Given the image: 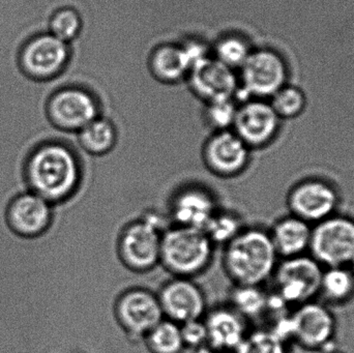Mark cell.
Returning a JSON list of instances; mask_svg holds the SVG:
<instances>
[{
  "label": "cell",
  "mask_w": 354,
  "mask_h": 353,
  "mask_svg": "<svg viewBox=\"0 0 354 353\" xmlns=\"http://www.w3.org/2000/svg\"><path fill=\"white\" fill-rule=\"evenodd\" d=\"M252 151L232 130L218 131L202 145L201 160L214 178L235 180L249 169Z\"/></svg>",
  "instance_id": "7c38bea8"
},
{
  "label": "cell",
  "mask_w": 354,
  "mask_h": 353,
  "mask_svg": "<svg viewBox=\"0 0 354 353\" xmlns=\"http://www.w3.org/2000/svg\"><path fill=\"white\" fill-rule=\"evenodd\" d=\"M149 353H183L185 352L180 325L164 318L143 339Z\"/></svg>",
  "instance_id": "484cf974"
},
{
  "label": "cell",
  "mask_w": 354,
  "mask_h": 353,
  "mask_svg": "<svg viewBox=\"0 0 354 353\" xmlns=\"http://www.w3.org/2000/svg\"><path fill=\"white\" fill-rule=\"evenodd\" d=\"M237 105L239 104L233 99L206 103L204 108V122L212 128V132L231 130L236 114Z\"/></svg>",
  "instance_id": "4dcf8cb0"
},
{
  "label": "cell",
  "mask_w": 354,
  "mask_h": 353,
  "mask_svg": "<svg viewBox=\"0 0 354 353\" xmlns=\"http://www.w3.org/2000/svg\"><path fill=\"white\" fill-rule=\"evenodd\" d=\"M280 122L270 102L249 99L237 105L231 130L251 151H256L266 149L276 139Z\"/></svg>",
  "instance_id": "2e32d148"
},
{
  "label": "cell",
  "mask_w": 354,
  "mask_h": 353,
  "mask_svg": "<svg viewBox=\"0 0 354 353\" xmlns=\"http://www.w3.org/2000/svg\"><path fill=\"white\" fill-rule=\"evenodd\" d=\"M227 303L249 323L270 312V294L264 292L263 286L232 285Z\"/></svg>",
  "instance_id": "cb8c5ba5"
},
{
  "label": "cell",
  "mask_w": 354,
  "mask_h": 353,
  "mask_svg": "<svg viewBox=\"0 0 354 353\" xmlns=\"http://www.w3.org/2000/svg\"><path fill=\"white\" fill-rule=\"evenodd\" d=\"M149 68L156 80L176 84L187 80L192 66L180 43H164L151 51Z\"/></svg>",
  "instance_id": "44dd1931"
},
{
  "label": "cell",
  "mask_w": 354,
  "mask_h": 353,
  "mask_svg": "<svg viewBox=\"0 0 354 353\" xmlns=\"http://www.w3.org/2000/svg\"><path fill=\"white\" fill-rule=\"evenodd\" d=\"M54 205L31 191L15 197L6 209L8 227L21 238L43 236L51 227Z\"/></svg>",
  "instance_id": "ac0fdd59"
},
{
  "label": "cell",
  "mask_w": 354,
  "mask_h": 353,
  "mask_svg": "<svg viewBox=\"0 0 354 353\" xmlns=\"http://www.w3.org/2000/svg\"><path fill=\"white\" fill-rule=\"evenodd\" d=\"M48 32L71 44L80 35L83 21L80 12L72 6H62L54 10L48 23Z\"/></svg>",
  "instance_id": "83f0119b"
},
{
  "label": "cell",
  "mask_w": 354,
  "mask_h": 353,
  "mask_svg": "<svg viewBox=\"0 0 354 353\" xmlns=\"http://www.w3.org/2000/svg\"><path fill=\"white\" fill-rule=\"evenodd\" d=\"M46 114L56 130L77 134L101 115L99 99L88 89L66 86L54 91L46 104Z\"/></svg>",
  "instance_id": "30bf717a"
},
{
  "label": "cell",
  "mask_w": 354,
  "mask_h": 353,
  "mask_svg": "<svg viewBox=\"0 0 354 353\" xmlns=\"http://www.w3.org/2000/svg\"><path fill=\"white\" fill-rule=\"evenodd\" d=\"M252 51L253 48L249 41L239 33L223 35L212 48V56L216 60L236 72L245 64Z\"/></svg>",
  "instance_id": "4316f807"
},
{
  "label": "cell",
  "mask_w": 354,
  "mask_h": 353,
  "mask_svg": "<svg viewBox=\"0 0 354 353\" xmlns=\"http://www.w3.org/2000/svg\"><path fill=\"white\" fill-rule=\"evenodd\" d=\"M349 269H351V271H353V275H354V258L353 259V260H351V263H349Z\"/></svg>",
  "instance_id": "e575fe53"
},
{
  "label": "cell",
  "mask_w": 354,
  "mask_h": 353,
  "mask_svg": "<svg viewBox=\"0 0 354 353\" xmlns=\"http://www.w3.org/2000/svg\"><path fill=\"white\" fill-rule=\"evenodd\" d=\"M192 93L204 103L235 99L239 88L236 70L228 68L214 56L191 68L187 78Z\"/></svg>",
  "instance_id": "e0dca14e"
},
{
  "label": "cell",
  "mask_w": 354,
  "mask_h": 353,
  "mask_svg": "<svg viewBox=\"0 0 354 353\" xmlns=\"http://www.w3.org/2000/svg\"><path fill=\"white\" fill-rule=\"evenodd\" d=\"M270 331L285 343L292 341L308 352L324 353L336 348V317L326 304L316 300L292 309Z\"/></svg>",
  "instance_id": "5b68a950"
},
{
  "label": "cell",
  "mask_w": 354,
  "mask_h": 353,
  "mask_svg": "<svg viewBox=\"0 0 354 353\" xmlns=\"http://www.w3.org/2000/svg\"><path fill=\"white\" fill-rule=\"evenodd\" d=\"M221 207L214 190L199 182L179 184L167 202V215L171 225L199 228L209 221Z\"/></svg>",
  "instance_id": "5bb4252c"
},
{
  "label": "cell",
  "mask_w": 354,
  "mask_h": 353,
  "mask_svg": "<svg viewBox=\"0 0 354 353\" xmlns=\"http://www.w3.org/2000/svg\"><path fill=\"white\" fill-rule=\"evenodd\" d=\"M70 58V44L47 31L37 33L25 41L19 53V64L29 78L48 81L66 70Z\"/></svg>",
  "instance_id": "4fadbf2b"
},
{
  "label": "cell",
  "mask_w": 354,
  "mask_h": 353,
  "mask_svg": "<svg viewBox=\"0 0 354 353\" xmlns=\"http://www.w3.org/2000/svg\"><path fill=\"white\" fill-rule=\"evenodd\" d=\"M234 353H287L286 343L268 329L250 331Z\"/></svg>",
  "instance_id": "f1b7e54d"
},
{
  "label": "cell",
  "mask_w": 354,
  "mask_h": 353,
  "mask_svg": "<svg viewBox=\"0 0 354 353\" xmlns=\"http://www.w3.org/2000/svg\"><path fill=\"white\" fill-rule=\"evenodd\" d=\"M318 296H322L326 304L335 306H342L353 300L354 275L349 267L324 269Z\"/></svg>",
  "instance_id": "603a6c76"
},
{
  "label": "cell",
  "mask_w": 354,
  "mask_h": 353,
  "mask_svg": "<svg viewBox=\"0 0 354 353\" xmlns=\"http://www.w3.org/2000/svg\"><path fill=\"white\" fill-rule=\"evenodd\" d=\"M313 226L288 213L279 218L268 229L279 258L289 259L309 253Z\"/></svg>",
  "instance_id": "ffe728a7"
},
{
  "label": "cell",
  "mask_w": 354,
  "mask_h": 353,
  "mask_svg": "<svg viewBox=\"0 0 354 353\" xmlns=\"http://www.w3.org/2000/svg\"><path fill=\"white\" fill-rule=\"evenodd\" d=\"M170 224L167 215L149 209L127 222L116 238V256L133 274L145 275L160 267L162 238Z\"/></svg>",
  "instance_id": "3957f363"
},
{
  "label": "cell",
  "mask_w": 354,
  "mask_h": 353,
  "mask_svg": "<svg viewBox=\"0 0 354 353\" xmlns=\"http://www.w3.org/2000/svg\"><path fill=\"white\" fill-rule=\"evenodd\" d=\"M309 254L326 267H348L354 258V219L335 213L312 228Z\"/></svg>",
  "instance_id": "9c48e42d"
},
{
  "label": "cell",
  "mask_w": 354,
  "mask_h": 353,
  "mask_svg": "<svg viewBox=\"0 0 354 353\" xmlns=\"http://www.w3.org/2000/svg\"><path fill=\"white\" fill-rule=\"evenodd\" d=\"M216 249L203 229L170 225L162 238L160 267L170 277L196 280L212 267Z\"/></svg>",
  "instance_id": "277c9868"
},
{
  "label": "cell",
  "mask_w": 354,
  "mask_h": 353,
  "mask_svg": "<svg viewBox=\"0 0 354 353\" xmlns=\"http://www.w3.org/2000/svg\"><path fill=\"white\" fill-rule=\"evenodd\" d=\"M324 353H346V352H342V350H337V348H334V350H330V352H326Z\"/></svg>",
  "instance_id": "836d02e7"
},
{
  "label": "cell",
  "mask_w": 354,
  "mask_h": 353,
  "mask_svg": "<svg viewBox=\"0 0 354 353\" xmlns=\"http://www.w3.org/2000/svg\"><path fill=\"white\" fill-rule=\"evenodd\" d=\"M82 158L73 145L47 139L33 147L24 165L27 188L52 205L73 202L85 182Z\"/></svg>",
  "instance_id": "6da1fadb"
},
{
  "label": "cell",
  "mask_w": 354,
  "mask_h": 353,
  "mask_svg": "<svg viewBox=\"0 0 354 353\" xmlns=\"http://www.w3.org/2000/svg\"><path fill=\"white\" fill-rule=\"evenodd\" d=\"M179 325H180L185 350H194L197 352L207 345V335H206L203 318L189 321Z\"/></svg>",
  "instance_id": "1f68e13d"
},
{
  "label": "cell",
  "mask_w": 354,
  "mask_h": 353,
  "mask_svg": "<svg viewBox=\"0 0 354 353\" xmlns=\"http://www.w3.org/2000/svg\"><path fill=\"white\" fill-rule=\"evenodd\" d=\"M112 313L118 327L134 343L142 342L164 319L157 292L143 286L120 292L114 300Z\"/></svg>",
  "instance_id": "8992f818"
},
{
  "label": "cell",
  "mask_w": 354,
  "mask_h": 353,
  "mask_svg": "<svg viewBox=\"0 0 354 353\" xmlns=\"http://www.w3.org/2000/svg\"><path fill=\"white\" fill-rule=\"evenodd\" d=\"M322 271L324 267L310 254L280 259L270 280L274 282V294L291 310L316 300Z\"/></svg>",
  "instance_id": "52a82bcc"
},
{
  "label": "cell",
  "mask_w": 354,
  "mask_h": 353,
  "mask_svg": "<svg viewBox=\"0 0 354 353\" xmlns=\"http://www.w3.org/2000/svg\"><path fill=\"white\" fill-rule=\"evenodd\" d=\"M278 253L268 229L247 225L222 248L221 265L232 285L263 286L278 267Z\"/></svg>",
  "instance_id": "7a4b0ae2"
},
{
  "label": "cell",
  "mask_w": 354,
  "mask_h": 353,
  "mask_svg": "<svg viewBox=\"0 0 354 353\" xmlns=\"http://www.w3.org/2000/svg\"><path fill=\"white\" fill-rule=\"evenodd\" d=\"M247 226L243 215L233 209L221 205L203 230L216 248H223Z\"/></svg>",
  "instance_id": "d4e9b609"
},
{
  "label": "cell",
  "mask_w": 354,
  "mask_h": 353,
  "mask_svg": "<svg viewBox=\"0 0 354 353\" xmlns=\"http://www.w3.org/2000/svg\"><path fill=\"white\" fill-rule=\"evenodd\" d=\"M157 296L164 318L178 325L203 318L209 308L205 292L195 279L170 277Z\"/></svg>",
  "instance_id": "9a60e30c"
},
{
  "label": "cell",
  "mask_w": 354,
  "mask_h": 353,
  "mask_svg": "<svg viewBox=\"0 0 354 353\" xmlns=\"http://www.w3.org/2000/svg\"><path fill=\"white\" fill-rule=\"evenodd\" d=\"M207 345L212 350L234 353L249 333V321L228 303L209 307L203 317Z\"/></svg>",
  "instance_id": "d6986e66"
},
{
  "label": "cell",
  "mask_w": 354,
  "mask_h": 353,
  "mask_svg": "<svg viewBox=\"0 0 354 353\" xmlns=\"http://www.w3.org/2000/svg\"><path fill=\"white\" fill-rule=\"evenodd\" d=\"M196 353H225V352H216V350H212V348L208 347V346H205V347L202 348V350H200L199 352H197Z\"/></svg>",
  "instance_id": "d6a6232c"
},
{
  "label": "cell",
  "mask_w": 354,
  "mask_h": 353,
  "mask_svg": "<svg viewBox=\"0 0 354 353\" xmlns=\"http://www.w3.org/2000/svg\"><path fill=\"white\" fill-rule=\"evenodd\" d=\"M236 99H266L286 85L287 66L280 54L272 49H253L239 70Z\"/></svg>",
  "instance_id": "ba28073f"
},
{
  "label": "cell",
  "mask_w": 354,
  "mask_h": 353,
  "mask_svg": "<svg viewBox=\"0 0 354 353\" xmlns=\"http://www.w3.org/2000/svg\"><path fill=\"white\" fill-rule=\"evenodd\" d=\"M79 147L91 157L109 155L118 142V128L113 122L100 115L77 133Z\"/></svg>",
  "instance_id": "7402d4cb"
},
{
  "label": "cell",
  "mask_w": 354,
  "mask_h": 353,
  "mask_svg": "<svg viewBox=\"0 0 354 353\" xmlns=\"http://www.w3.org/2000/svg\"><path fill=\"white\" fill-rule=\"evenodd\" d=\"M270 104L281 120H288L297 117L305 109L306 95L297 87L284 85L270 97Z\"/></svg>",
  "instance_id": "f546056e"
},
{
  "label": "cell",
  "mask_w": 354,
  "mask_h": 353,
  "mask_svg": "<svg viewBox=\"0 0 354 353\" xmlns=\"http://www.w3.org/2000/svg\"><path fill=\"white\" fill-rule=\"evenodd\" d=\"M340 193L333 182L322 178H307L289 189V213L314 226L338 213Z\"/></svg>",
  "instance_id": "8fae6325"
}]
</instances>
